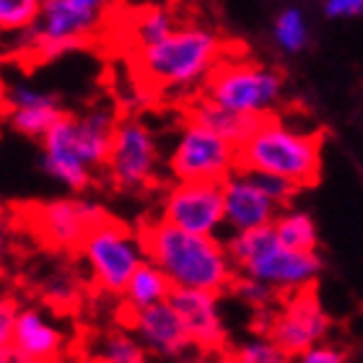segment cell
<instances>
[{
    "mask_svg": "<svg viewBox=\"0 0 363 363\" xmlns=\"http://www.w3.org/2000/svg\"><path fill=\"white\" fill-rule=\"evenodd\" d=\"M128 26V42L133 50H138V47L153 45L161 37H167L177 26V13L169 6L148 3V6H140L130 13Z\"/></svg>",
    "mask_w": 363,
    "mask_h": 363,
    "instance_id": "7402d4cb",
    "label": "cell"
},
{
    "mask_svg": "<svg viewBox=\"0 0 363 363\" xmlns=\"http://www.w3.org/2000/svg\"><path fill=\"white\" fill-rule=\"evenodd\" d=\"M114 125H117V114L106 106L86 109L78 117L73 114V133H76L78 151L94 172L104 167V159L109 153V145H112Z\"/></svg>",
    "mask_w": 363,
    "mask_h": 363,
    "instance_id": "d6986e66",
    "label": "cell"
},
{
    "mask_svg": "<svg viewBox=\"0 0 363 363\" xmlns=\"http://www.w3.org/2000/svg\"><path fill=\"white\" fill-rule=\"evenodd\" d=\"M167 164L174 179L223 182L239 167V159L231 140L187 117L177 130Z\"/></svg>",
    "mask_w": 363,
    "mask_h": 363,
    "instance_id": "9c48e42d",
    "label": "cell"
},
{
    "mask_svg": "<svg viewBox=\"0 0 363 363\" xmlns=\"http://www.w3.org/2000/svg\"><path fill=\"white\" fill-rule=\"evenodd\" d=\"M296 358L301 363H345L350 356H348V350L340 348V345L319 340V342H314V345H309L301 356H296Z\"/></svg>",
    "mask_w": 363,
    "mask_h": 363,
    "instance_id": "4dcf8cb0",
    "label": "cell"
},
{
    "mask_svg": "<svg viewBox=\"0 0 363 363\" xmlns=\"http://www.w3.org/2000/svg\"><path fill=\"white\" fill-rule=\"evenodd\" d=\"M234 361L239 363H286L288 356L275 345V342L262 335V337H255V340H247L242 348L234 353Z\"/></svg>",
    "mask_w": 363,
    "mask_h": 363,
    "instance_id": "83f0119b",
    "label": "cell"
},
{
    "mask_svg": "<svg viewBox=\"0 0 363 363\" xmlns=\"http://www.w3.org/2000/svg\"><path fill=\"white\" fill-rule=\"evenodd\" d=\"M42 143V172L70 192H86L94 184L96 172L89 167L78 151L73 133V114H62L50 130L39 138Z\"/></svg>",
    "mask_w": 363,
    "mask_h": 363,
    "instance_id": "5bb4252c",
    "label": "cell"
},
{
    "mask_svg": "<svg viewBox=\"0 0 363 363\" xmlns=\"http://www.w3.org/2000/svg\"><path fill=\"white\" fill-rule=\"evenodd\" d=\"M161 148L151 125L138 117H117L109 153L104 159V174L120 192L148 189L159 177Z\"/></svg>",
    "mask_w": 363,
    "mask_h": 363,
    "instance_id": "52a82bcc",
    "label": "cell"
},
{
    "mask_svg": "<svg viewBox=\"0 0 363 363\" xmlns=\"http://www.w3.org/2000/svg\"><path fill=\"white\" fill-rule=\"evenodd\" d=\"M275 42L283 52L296 55L309 45V23L298 8H288L275 18Z\"/></svg>",
    "mask_w": 363,
    "mask_h": 363,
    "instance_id": "d4e9b609",
    "label": "cell"
},
{
    "mask_svg": "<svg viewBox=\"0 0 363 363\" xmlns=\"http://www.w3.org/2000/svg\"><path fill=\"white\" fill-rule=\"evenodd\" d=\"M114 3H120V6H135L140 0H114Z\"/></svg>",
    "mask_w": 363,
    "mask_h": 363,
    "instance_id": "e575fe53",
    "label": "cell"
},
{
    "mask_svg": "<svg viewBox=\"0 0 363 363\" xmlns=\"http://www.w3.org/2000/svg\"><path fill=\"white\" fill-rule=\"evenodd\" d=\"M11 255H13V228H11L8 216L0 213V275L6 272Z\"/></svg>",
    "mask_w": 363,
    "mask_h": 363,
    "instance_id": "d6a6232c",
    "label": "cell"
},
{
    "mask_svg": "<svg viewBox=\"0 0 363 363\" xmlns=\"http://www.w3.org/2000/svg\"><path fill=\"white\" fill-rule=\"evenodd\" d=\"M226 250L236 267V275L259 280L278 296L314 288L325 267L317 250H291L278 242V236L272 234V226L236 231L226 242Z\"/></svg>",
    "mask_w": 363,
    "mask_h": 363,
    "instance_id": "277c9868",
    "label": "cell"
},
{
    "mask_svg": "<svg viewBox=\"0 0 363 363\" xmlns=\"http://www.w3.org/2000/svg\"><path fill=\"white\" fill-rule=\"evenodd\" d=\"M106 211L86 197H55L26 208V228L55 252H76L89 228L101 220Z\"/></svg>",
    "mask_w": 363,
    "mask_h": 363,
    "instance_id": "30bf717a",
    "label": "cell"
},
{
    "mask_svg": "<svg viewBox=\"0 0 363 363\" xmlns=\"http://www.w3.org/2000/svg\"><path fill=\"white\" fill-rule=\"evenodd\" d=\"M128 319L130 330L135 333L145 353H151V356L179 358L192 348L187 330L182 325L177 309L169 303V298L153 303V306H145L140 311H133V314H128Z\"/></svg>",
    "mask_w": 363,
    "mask_h": 363,
    "instance_id": "ac0fdd59",
    "label": "cell"
},
{
    "mask_svg": "<svg viewBox=\"0 0 363 363\" xmlns=\"http://www.w3.org/2000/svg\"><path fill=\"white\" fill-rule=\"evenodd\" d=\"M363 13V0H325L327 18H358Z\"/></svg>",
    "mask_w": 363,
    "mask_h": 363,
    "instance_id": "1f68e13d",
    "label": "cell"
},
{
    "mask_svg": "<svg viewBox=\"0 0 363 363\" xmlns=\"http://www.w3.org/2000/svg\"><path fill=\"white\" fill-rule=\"evenodd\" d=\"M270 226H272V234L278 236V242L291 247V250L314 252L319 247L317 223H314V218H311L306 211H301V208H294V205L280 208Z\"/></svg>",
    "mask_w": 363,
    "mask_h": 363,
    "instance_id": "603a6c76",
    "label": "cell"
},
{
    "mask_svg": "<svg viewBox=\"0 0 363 363\" xmlns=\"http://www.w3.org/2000/svg\"><path fill=\"white\" fill-rule=\"evenodd\" d=\"M140 236L145 257L161 267L172 288H197L223 296L234 283L236 267L220 236L192 234L164 220L145 226Z\"/></svg>",
    "mask_w": 363,
    "mask_h": 363,
    "instance_id": "6da1fadb",
    "label": "cell"
},
{
    "mask_svg": "<svg viewBox=\"0 0 363 363\" xmlns=\"http://www.w3.org/2000/svg\"><path fill=\"white\" fill-rule=\"evenodd\" d=\"M239 167L275 174L298 187H314L322 177V135L278 117H262L236 148Z\"/></svg>",
    "mask_w": 363,
    "mask_h": 363,
    "instance_id": "3957f363",
    "label": "cell"
},
{
    "mask_svg": "<svg viewBox=\"0 0 363 363\" xmlns=\"http://www.w3.org/2000/svg\"><path fill=\"white\" fill-rule=\"evenodd\" d=\"M187 117L203 122L205 128H211L213 133H218V135H223L226 140H231L236 148L250 138V133L259 122V120H255V117H244V114H236V112H231V109H223V106L213 104V101H208L205 96H197L189 101Z\"/></svg>",
    "mask_w": 363,
    "mask_h": 363,
    "instance_id": "44dd1931",
    "label": "cell"
},
{
    "mask_svg": "<svg viewBox=\"0 0 363 363\" xmlns=\"http://www.w3.org/2000/svg\"><path fill=\"white\" fill-rule=\"evenodd\" d=\"M159 220L203 236H220L223 231V197L220 182L174 179L164 192Z\"/></svg>",
    "mask_w": 363,
    "mask_h": 363,
    "instance_id": "7c38bea8",
    "label": "cell"
},
{
    "mask_svg": "<svg viewBox=\"0 0 363 363\" xmlns=\"http://www.w3.org/2000/svg\"><path fill=\"white\" fill-rule=\"evenodd\" d=\"M94 356L104 363H143L148 353L130 327H120L99 337Z\"/></svg>",
    "mask_w": 363,
    "mask_h": 363,
    "instance_id": "cb8c5ba5",
    "label": "cell"
},
{
    "mask_svg": "<svg viewBox=\"0 0 363 363\" xmlns=\"http://www.w3.org/2000/svg\"><path fill=\"white\" fill-rule=\"evenodd\" d=\"M16 301L11 296L0 294V363L16 361L13 350H11V327H13Z\"/></svg>",
    "mask_w": 363,
    "mask_h": 363,
    "instance_id": "f546056e",
    "label": "cell"
},
{
    "mask_svg": "<svg viewBox=\"0 0 363 363\" xmlns=\"http://www.w3.org/2000/svg\"><path fill=\"white\" fill-rule=\"evenodd\" d=\"M220 197H223V228H228L231 234L270 226L280 211V205L259 187L255 172L242 167H236L220 182Z\"/></svg>",
    "mask_w": 363,
    "mask_h": 363,
    "instance_id": "4fadbf2b",
    "label": "cell"
},
{
    "mask_svg": "<svg viewBox=\"0 0 363 363\" xmlns=\"http://www.w3.org/2000/svg\"><path fill=\"white\" fill-rule=\"evenodd\" d=\"M283 76L244 55H223L205 78L200 96L244 117H270L283 101Z\"/></svg>",
    "mask_w": 363,
    "mask_h": 363,
    "instance_id": "5b68a950",
    "label": "cell"
},
{
    "mask_svg": "<svg viewBox=\"0 0 363 363\" xmlns=\"http://www.w3.org/2000/svg\"><path fill=\"white\" fill-rule=\"evenodd\" d=\"M228 291H234L247 306H252V309L257 311H267L272 306V301L278 298V294L270 286H265V283H259L255 278H247V275H236Z\"/></svg>",
    "mask_w": 363,
    "mask_h": 363,
    "instance_id": "4316f807",
    "label": "cell"
},
{
    "mask_svg": "<svg viewBox=\"0 0 363 363\" xmlns=\"http://www.w3.org/2000/svg\"><path fill=\"white\" fill-rule=\"evenodd\" d=\"M262 317H265V325H262L265 335L288 358L301 356L309 345L327 340L333 333V319L311 288L288 294L286 303L278 311L272 314L262 311Z\"/></svg>",
    "mask_w": 363,
    "mask_h": 363,
    "instance_id": "8fae6325",
    "label": "cell"
},
{
    "mask_svg": "<svg viewBox=\"0 0 363 363\" xmlns=\"http://www.w3.org/2000/svg\"><path fill=\"white\" fill-rule=\"evenodd\" d=\"M42 11V0H0V34L31 29Z\"/></svg>",
    "mask_w": 363,
    "mask_h": 363,
    "instance_id": "484cf974",
    "label": "cell"
},
{
    "mask_svg": "<svg viewBox=\"0 0 363 363\" xmlns=\"http://www.w3.org/2000/svg\"><path fill=\"white\" fill-rule=\"evenodd\" d=\"M169 303L179 314L192 348L203 350V353H218V350H223L228 335L226 325H223L218 294L197 291V288H172Z\"/></svg>",
    "mask_w": 363,
    "mask_h": 363,
    "instance_id": "9a60e30c",
    "label": "cell"
},
{
    "mask_svg": "<svg viewBox=\"0 0 363 363\" xmlns=\"http://www.w3.org/2000/svg\"><path fill=\"white\" fill-rule=\"evenodd\" d=\"M76 252L84 259L91 283L106 296H120L130 275L145 259L143 236L109 216L89 228Z\"/></svg>",
    "mask_w": 363,
    "mask_h": 363,
    "instance_id": "8992f818",
    "label": "cell"
},
{
    "mask_svg": "<svg viewBox=\"0 0 363 363\" xmlns=\"http://www.w3.org/2000/svg\"><path fill=\"white\" fill-rule=\"evenodd\" d=\"M255 177H257L259 187L265 189L267 195H270L272 200L280 205V208H286V205H294L296 197L301 195V187H298V184H294V182L283 179V177L259 174V172H255Z\"/></svg>",
    "mask_w": 363,
    "mask_h": 363,
    "instance_id": "f1b7e54d",
    "label": "cell"
},
{
    "mask_svg": "<svg viewBox=\"0 0 363 363\" xmlns=\"http://www.w3.org/2000/svg\"><path fill=\"white\" fill-rule=\"evenodd\" d=\"M0 114L16 133L39 140L50 125L65 114V109L55 94L39 91L23 81H13L0 86Z\"/></svg>",
    "mask_w": 363,
    "mask_h": 363,
    "instance_id": "e0dca14e",
    "label": "cell"
},
{
    "mask_svg": "<svg viewBox=\"0 0 363 363\" xmlns=\"http://www.w3.org/2000/svg\"><path fill=\"white\" fill-rule=\"evenodd\" d=\"M68 348V335L39 306H16L11 327V350L16 361H57Z\"/></svg>",
    "mask_w": 363,
    "mask_h": 363,
    "instance_id": "2e32d148",
    "label": "cell"
},
{
    "mask_svg": "<svg viewBox=\"0 0 363 363\" xmlns=\"http://www.w3.org/2000/svg\"><path fill=\"white\" fill-rule=\"evenodd\" d=\"M106 21L109 13L91 11L70 0H42V11L31 26V60H55L65 52L81 50L104 31Z\"/></svg>",
    "mask_w": 363,
    "mask_h": 363,
    "instance_id": "ba28073f",
    "label": "cell"
},
{
    "mask_svg": "<svg viewBox=\"0 0 363 363\" xmlns=\"http://www.w3.org/2000/svg\"><path fill=\"white\" fill-rule=\"evenodd\" d=\"M70 3H78V6L91 8V11H101V13H112L114 0H70Z\"/></svg>",
    "mask_w": 363,
    "mask_h": 363,
    "instance_id": "836d02e7",
    "label": "cell"
},
{
    "mask_svg": "<svg viewBox=\"0 0 363 363\" xmlns=\"http://www.w3.org/2000/svg\"><path fill=\"white\" fill-rule=\"evenodd\" d=\"M169 294H172L169 278L161 272L159 265H153L151 259L145 257L135 267V272L130 275V280L125 283V288L120 291L117 298H122V306L128 309V314H133V311H140L145 306L167 301Z\"/></svg>",
    "mask_w": 363,
    "mask_h": 363,
    "instance_id": "ffe728a7",
    "label": "cell"
},
{
    "mask_svg": "<svg viewBox=\"0 0 363 363\" xmlns=\"http://www.w3.org/2000/svg\"><path fill=\"white\" fill-rule=\"evenodd\" d=\"M226 55L223 39L200 23H177L159 42L133 50L135 68L151 89L164 94H195Z\"/></svg>",
    "mask_w": 363,
    "mask_h": 363,
    "instance_id": "7a4b0ae2",
    "label": "cell"
}]
</instances>
